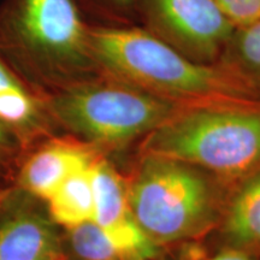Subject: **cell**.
<instances>
[{"mask_svg":"<svg viewBox=\"0 0 260 260\" xmlns=\"http://www.w3.org/2000/svg\"><path fill=\"white\" fill-rule=\"evenodd\" d=\"M88 40L102 73L182 106L260 103L258 92L230 67L191 60L139 25L89 23Z\"/></svg>","mask_w":260,"mask_h":260,"instance_id":"6da1fadb","label":"cell"},{"mask_svg":"<svg viewBox=\"0 0 260 260\" xmlns=\"http://www.w3.org/2000/svg\"><path fill=\"white\" fill-rule=\"evenodd\" d=\"M76 0H4L0 51L45 94L99 74Z\"/></svg>","mask_w":260,"mask_h":260,"instance_id":"7a4b0ae2","label":"cell"},{"mask_svg":"<svg viewBox=\"0 0 260 260\" xmlns=\"http://www.w3.org/2000/svg\"><path fill=\"white\" fill-rule=\"evenodd\" d=\"M141 152L226 180L249 177L260 169V103L184 107L147 134Z\"/></svg>","mask_w":260,"mask_h":260,"instance_id":"3957f363","label":"cell"},{"mask_svg":"<svg viewBox=\"0 0 260 260\" xmlns=\"http://www.w3.org/2000/svg\"><path fill=\"white\" fill-rule=\"evenodd\" d=\"M50 116L86 140L117 146L147 135L188 106L99 74L46 94Z\"/></svg>","mask_w":260,"mask_h":260,"instance_id":"277c9868","label":"cell"},{"mask_svg":"<svg viewBox=\"0 0 260 260\" xmlns=\"http://www.w3.org/2000/svg\"><path fill=\"white\" fill-rule=\"evenodd\" d=\"M142 157L126 184L129 206L141 229L160 246L194 242L206 235L217 219V199L200 169Z\"/></svg>","mask_w":260,"mask_h":260,"instance_id":"5b68a950","label":"cell"},{"mask_svg":"<svg viewBox=\"0 0 260 260\" xmlns=\"http://www.w3.org/2000/svg\"><path fill=\"white\" fill-rule=\"evenodd\" d=\"M135 25L204 64L222 59L235 27L216 0H134Z\"/></svg>","mask_w":260,"mask_h":260,"instance_id":"8992f818","label":"cell"},{"mask_svg":"<svg viewBox=\"0 0 260 260\" xmlns=\"http://www.w3.org/2000/svg\"><path fill=\"white\" fill-rule=\"evenodd\" d=\"M94 193L93 222L121 249L126 260H161L162 246L146 234L129 206L126 183L105 160L92 165Z\"/></svg>","mask_w":260,"mask_h":260,"instance_id":"52a82bcc","label":"cell"},{"mask_svg":"<svg viewBox=\"0 0 260 260\" xmlns=\"http://www.w3.org/2000/svg\"><path fill=\"white\" fill-rule=\"evenodd\" d=\"M98 158L87 142L51 140L25 159L18 174L19 187L46 201L68 177L92 167Z\"/></svg>","mask_w":260,"mask_h":260,"instance_id":"ba28073f","label":"cell"},{"mask_svg":"<svg viewBox=\"0 0 260 260\" xmlns=\"http://www.w3.org/2000/svg\"><path fill=\"white\" fill-rule=\"evenodd\" d=\"M0 260H64L56 224L28 207L4 214L0 218Z\"/></svg>","mask_w":260,"mask_h":260,"instance_id":"9c48e42d","label":"cell"},{"mask_svg":"<svg viewBox=\"0 0 260 260\" xmlns=\"http://www.w3.org/2000/svg\"><path fill=\"white\" fill-rule=\"evenodd\" d=\"M50 116L47 96L0 51V123L16 138L35 133Z\"/></svg>","mask_w":260,"mask_h":260,"instance_id":"30bf717a","label":"cell"},{"mask_svg":"<svg viewBox=\"0 0 260 260\" xmlns=\"http://www.w3.org/2000/svg\"><path fill=\"white\" fill-rule=\"evenodd\" d=\"M226 246L260 253V169L246 178L226 214Z\"/></svg>","mask_w":260,"mask_h":260,"instance_id":"8fae6325","label":"cell"},{"mask_svg":"<svg viewBox=\"0 0 260 260\" xmlns=\"http://www.w3.org/2000/svg\"><path fill=\"white\" fill-rule=\"evenodd\" d=\"M46 203L48 217L52 222L65 229L92 222L94 217L92 167L68 177Z\"/></svg>","mask_w":260,"mask_h":260,"instance_id":"7c38bea8","label":"cell"},{"mask_svg":"<svg viewBox=\"0 0 260 260\" xmlns=\"http://www.w3.org/2000/svg\"><path fill=\"white\" fill-rule=\"evenodd\" d=\"M219 63L239 73L260 95V21L235 28Z\"/></svg>","mask_w":260,"mask_h":260,"instance_id":"4fadbf2b","label":"cell"},{"mask_svg":"<svg viewBox=\"0 0 260 260\" xmlns=\"http://www.w3.org/2000/svg\"><path fill=\"white\" fill-rule=\"evenodd\" d=\"M65 230L70 249L80 260H126L116 243L93 220Z\"/></svg>","mask_w":260,"mask_h":260,"instance_id":"5bb4252c","label":"cell"},{"mask_svg":"<svg viewBox=\"0 0 260 260\" xmlns=\"http://www.w3.org/2000/svg\"><path fill=\"white\" fill-rule=\"evenodd\" d=\"M89 23L123 27L135 25L134 0H76Z\"/></svg>","mask_w":260,"mask_h":260,"instance_id":"9a60e30c","label":"cell"},{"mask_svg":"<svg viewBox=\"0 0 260 260\" xmlns=\"http://www.w3.org/2000/svg\"><path fill=\"white\" fill-rule=\"evenodd\" d=\"M235 28L260 21V0H216Z\"/></svg>","mask_w":260,"mask_h":260,"instance_id":"2e32d148","label":"cell"},{"mask_svg":"<svg viewBox=\"0 0 260 260\" xmlns=\"http://www.w3.org/2000/svg\"><path fill=\"white\" fill-rule=\"evenodd\" d=\"M203 260H258L256 255L252 253L236 248V247L225 246L213 254L212 256H205Z\"/></svg>","mask_w":260,"mask_h":260,"instance_id":"e0dca14e","label":"cell"},{"mask_svg":"<svg viewBox=\"0 0 260 260\" xmlns=\"http://www.w3.org/2000/svg\"><path fill=\"white\" fill-rule=\"evenodd\" d=\"M206 256V252L197 242H186V245L177 252L176 256L171 260H203Z\"/></svg>","mask_w":260,"mask_h":260,"instance_id":"ac0fdd59","label":"cell"},{"mask_svg":"<svg viewBox=\"0 0 260 260\" xmlns=\"http://www.w3.org/2000/svg\"><path fill=\"white\" fill-rule=\"evenodd\" d=\"M16 140L17 138L0 123V152H8L14 149Z\"/></svg>","mask_w":260,"mask_h":260,"instance_id":"d6986e66","label":"cell"},{"mask_svg":"<svg viewBox=\"0 0 260 260\" xmlns=\"http://www.w3.org/2000/svg\"><path fill=\"white\" fill-rule=\"evenodd\" d=\"M64 260H65V259H64ZM79 260H80V259H79Z\"/></svg>","mask_w":260,"mask_h":260,"instance_id":"ffe728a7","label":"cell"}]
</instances>
